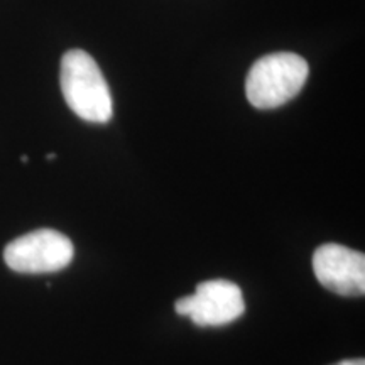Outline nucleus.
<instances>
[{"mask_svg":"<svg viewBox=\"0 0 365 365\" xmlns=\"http://www.w3.org/2000/svg\"><path fill=\"white\" fill-rule=\"evenodd\" d=\"M59 85L73 113L91 124H107L112 118L110 88L93 58L83 49H70L61 58Z\"/></svg>","mask_w":365,"mask_h":365,"instance_id":"obj_1","label":"nucleus"},{"mask_svg":"<svg viewBox=\"0 0 365 365\" xmlns=\"http://www.w3.org/2000/svg\"><path fill=\"white\" fill-rule=\"evenodd\" d=\"M309 75L307 59L296 53H271L250 66L245 80L249 103L259 110H271L293 100Z\"/></svg>","mask_w":365,"mask_h":365,"instance_id":"obj_2","label":"nucleus"},{"mask_svg":"<svg viewBox=\"0 0 365 365\" xmlns=\"http://www.w3.org/2000/svg\"><path fill=\"white\" fill-rule=\"evenodd\" d=\"M75 257L73 242L53 228H39L7 244L4 261L21 274L56 272L68 267Z\"/></svg>","mask_w":365,"mask_h":365,"instance_id":"obj_3","label":"nucleus"},{"mask_svg":"<svg viewBox=\"0 0 365 365\" xmlns=\"http://www.w3.org/2000/svg\"><path fill=\"white\" fill-rule=\"evenodd\" d=\"M175 309L198 327H223L244 314L245 301L235 282L213 279L200 282L193 294L178 299Z\"/></svg>","mask_w":365,"mask_h":365,"instance_id":"obj_4","label":"nucleus"},{"mask_svg":"<svg viewBox=\"0 0 365 365\" xmlns=\"http://www.w3.org/2000/svg\"><path fill=\"white\" fill-rule=\"evenodd\" d=\"M319 284L340 296H364L365 255L340 244H323L313 254Z\"/></svg>","mask_w":365,"mask_h":365,"instance_id":"obj_5","label":"nucleus"},{"mask_svg":"<svg viewBox=\"0 0 365 365\" xmlns=\"http://www.w3.org/2000/svg\"><path fill=\"white\" fill-rule=\"evenodd\" d=\"M331 365H365V360L364 359H350V360H341V362H336Z\"/></svg>","mask_w":365,"mask_h":365,"instance_id":"obj_6","label":"nucleus"}]
</instances>
